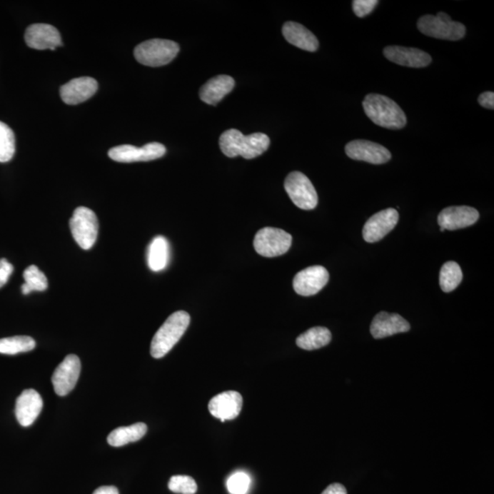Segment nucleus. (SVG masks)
I'll return each instance as SVG.
<instances>
[{
    "mask_svg": "<svg viewBox=\"0 0 494 494\" xmlns=\"http://www.w3.org/2000/svg\"><path fill=\"white\" fill-rule=\"evenodd\" d=\"M363 106L366 116L382 128L401 129L406 125V116L401 107L383 94H368L363 100Z\"/></svg>",
    "mask_w": 494,
    "mask_h": 494,
    "instance_id": "f03ea898",
    "label": "nucleus"
},
{
    "mask_svg": "<svg viewBox=\"0 0 494 494\" xmlns=\"http://www.w3.org/2000/svg\"><path fill=\"white\" fill-rule=\"evenodd\" d=\"M346 152L348 157L354 161H366L375 165L385 164L392 157L388 149L383 146L363 139L348 143Z\"/></svg>",
    "mask_w": 494,
    "mask_h": 494,
    "instance_id": "f8f14e48",
    "label": "nucleus"
},
{
    "mask_svg": "<svg viewBox=\"0 0 494 494\" xmlns=\"http://www.w3.org/2000/svg\"><path fill=\"white\" fill-rule=\"evenodd\" d=\"M285 190L296 206L301 210H313L318 204V194L310 178L300 171H293L285 180Z\"/></svg>",
    "mask_w": 494,
    "mask_h": 494,
    "instance_id": "6e6552de",
    "label": "nucleus"
},
{
    "mask_svg": "<svg viewBox=\"0 0 494 494\" xmlns=\"http://www.w3.org/2000/svg\"><path fill=\"white\" fill-rule=\"evenodd\" d=\"M81 373V361L74 354L65 357L63 362L55 369L51 383L55 393L64 396L69 394L76 388Z\"/></svg>",
    "mask_w": 494,
    "mask_h": 494,
    "instance_id": "9d476101",
    "label": "nucleus"
},
{
    "mask_svg": "<svg viewBox=\"0 0 494 494\" xmlns=\"http://www.w3.org/2000/svg\"><path fill=\"white\" fill-rule=\"evenodd\" d=\"M168 487L172 493L180 494H195L198 490L193 478L186 475L172 476Z\"/></svg>",
    "mask_w": 494,
    "mask_h": 494,
    "instance_id": "c756f323",
    "label": "nucleus"
},
{
    "mask_svg": "<svg viewBox=\"0 0 494 494\" xmlns=\"http://www.w3.org/2000/svg\"><path fill=\"white\" fill-rule=\"evenodd\" d=\"M398 211L388 208L373 214L363 226V236L367 243H375L382 240L395 228L398 223Z\"/></svg>",
    "mask_w": 494,
    "mask_h": 494,
    "instance_id": "ddd939ff",
    "label": "nucleus"
},
{
    "mask_svg": "<svg viewBox=\"0 0 494 494\" xmlns=\"http://www.w3.org/2000/svg\"><path fill=\"white\" fill-rule=\"evenodd\" d=\"M291 235L274 227H265L259 230L253 239L256 251L265 258L284 255L291 248Z\"/></svg>",
    "mask_w": 494,
    "mask_h": 494,
    "instance_id": "0eeeda50",
    "label": "nucleus"
},
{
    "mask_svg": "<svg viewBox=\"0 0 494 494\" xmlns=\"http://www.w3.org/2000/svg\"><path fill=\"white\" fill-rule=\"evenodd\" d=\"M44 402L34 389H26L16 402L15 414L22 427H30L41 414Z\"/></svg>",
    "mask_w": 494,
    "mask_h": 494,
    "instance_id": "a211bd4d",
    "label": "nucleus"
},
{
    "mask_svg": "<svg viewBox=\"0 0 494 494\" xmlns=\"http://www.w3.org/2000/svg\"><path fill=\"white\" fill-rule=\"evenodd\" d=\"M331 341L330 330L325 327H314L297 338L296 343L301 349L313 351L328 346Z\"/></svg>",
    "mask_w": 494,
    "mask_h": 494,
    "instance_id": "393cba45",
    "label": "nucleus"
},
{
    "mask_svg": "<svg viewBox=\"0 0 494 494\" xmlns=\"http://www.w3.org/2000/svg\"><path fill=\"white\" fill-rule=\"evenodd\" d=\"M418 29L421 34L440 40L459 41L466 34V28L444 12L437 16L425 15L418 19Z\"/></svg>",
    "mask_w": 494,
    "mask_h": 494,
    "instance_id": "39448f33",
    "label": "nucleus"
},
{
    "mask_svg": "<svg viewBox=\"0 0 494 494\" xmlns=\"http://www.w3.org/2000/svg\"><path fill=\"white\" fill-rule=\"evenodd\" d=\"M479 212L473 207L453 206L441 211L438 222L440 228L453 231L473 226L479 220Z\"/></svg>",
    "mask_w": 494,
    "mask_h": 494,
    "instance_id": "dca6fc26",
    "label": "nucleus"
},
{
    "mask_svg": "<svg viewBox=\"0 0 494 494\" xmlns=\"http://www.w3.org/2000/svg\"><path fill=\"white\" fill-rule=\"evenodd\" d=\"M25 283L21 286L22 293L30 294L32 291H44L48 288V279L38 266H30L24 273Z\"/></svg>",
    "mask_w": 494,
    "mask_h": 494,
    "instance_id": "cd10ccee",
    "label": "nucleus"
},
{
    "mask_svg": "<svg viewBox=\"0 0 494 494\" xmlns=\"http://www.w3.org/2000/svg\"><path fill=\"white\" fill-rule=\"evenodd\" d=\"M70 228L81 248H92L99 236V223L96 214L89 208H76L70 220Z\"/></svg>",
    "mask_w": 494,
    "mask_h": 494,
    "instance_id": "423d86ee",
    "label": "nucleus"
},
{
    "mask_svg": "<svg viewBox=\"0 0 494 494\" xmlns=\"http://www.w3.org/2000/svg\"><path fill=\"white\" fill-rule=\"evenodd\" d=\"M329 278V272L323 266H310L295 276L294 291L303 297H310L318 293L327 285Z\"/></svg>",
    "mask_w": 494,
    "mask_h": 494,
    "instance_id": "9b49d317",
    "label": "nucleus"
},
{
    "mask_svg": "<svg viewBox=\"0 0 494 494\" xmlns=\"http://www.w3.org/2000/svg\"><path fill=\"white\" fill-rule=\"evenodd\" d=\"M221 151L228 158L241 156L246 159L258 158L265 153L271 146V139L263 133H253L245 136L239 130H226L220 136Z\"/></svg>",
    "mask_w": 494,
    "mask_h": 494,
    "instance_id": "f257e3e1",
    "label": "nucleus"
},
{
    "mask_svg": "<svg viewBox=\"0 0 494 494\" xmlns=\"http://www.w3.org/2000/svg\"><path fill=\"white\" fill-rule=\"evenodd\" d=\"M15 151L14 132L8 125L0 121V162L5 163L11 161Z\"/></svg>",
    "mask_w": 494,
    "mask_h": 494,
    "instance_id": "c85d7f7f",
    "label": "nucleus"
},
{
    "mask_svg": "<svg viewBox=\"0 0 494 494\" xmlns=\"http://www.w3.org/2000/svg\"><path fill=\"white\" fill-rule=\"evenodd\" d=\"M321 494H347V490L341 483H333L328 486Z\"/></svg>",
    "mask_w": 494,
    "mask_h": 494,
    "instance_id": "f704fd0d",
    "label": "nucleus"
},
{
    "mask_svg": "<svg viewBox=\"0 0 494 494\" xmlns=\"http://www.w3.org/2000/svg\"><path fill=\"white\" fill-rule=\"evenodd\" d=\"M191 323L186 311L174 312L159 328L151 341V354L155 359H161L176 346L183 336Z\"/></svg>",
    "mask_w": 494,
    "mask_h": 494,
    "instance_id": "7ed1b4c3",
    "label": "nucleus"
},
{
    "mask_svg": "<svg viewBox=\"0 0 494 494\" xmlns=\"http://www.w3.org/2000/svg\"><path fill=\"white\" fill-rule=\"evenodd\" d=\"M13 272V266L5 258L0 259V288L6 285Z\"/></svg>",
    "mask_w": 494,
    "mask_h": 494,
    "instance_id": "473e14b6",
    "label": "nucleus"
},
{
    "mask_svg": "<svg viewBox=\"0 0 494 494\" xmlns=\"http://www.w3.org/2000/svg\"><path fill=\"white\" fill-rule=\"evenodd\" d=\"M180 46L177 42L154 39L138 45L134 55L139 64L146 66L159 67L170 64L176 58Z\"/></svg>",
    "mask_w": 494,
    "mask_h": 494,
    "instance_id": "20e7f679",
    "label": "nucleus"
},
{
    "mask_svg": "<svg viewBox=\"0 0 494 494\" xmlns=\"http://www.w3.org/2000/svg\"><path fill=\"white\" fill-rule=\"evenodd\" d=\"M383 55L392 63L406 67H425L432 61L430 54L415 48L388 46L383 50Z\"/></svg>",
    "mask_w": 494,
    "mask_h": 494,
    "instance_id": "aec40b11",
    "label": "nucleus"
},
{
    "mask_svg": "<svg viewBox=\"0 0 494 494\" xmlns=\"http://www.w3.org/2000/svg\"><path fill=\"white\" fill-rule=\"evenodd\" d=\"M93 494H119L116 486H102L94 490Z\"/></svg>",
    "mask_w": 494,
    "mask_h": 494,
    "instance_id": "c9c22d12",
    "label": "nucleus"
},
{
    "mask_svg": "<svg viewBox=\"0 0 494 494\" xmlns=\"http://www.w3.org/2000/svg\"><path fill=\"white\" fill-rule=\"evenodd\" d=\"M166 148L161 143L152 142L141 148L132 145H121L112 148L109 152V158L122 163L138 161H151L163 157Z\"/></svg>",
    "mask_w": 494,
    "mask_h": 494,
    "instance_id": "1a4fd4ad",
    "label": "nucleus"
},
{
    "mask_svg": "<svg viewBox=\"0 0 494 494\" xmlns=\"http://www.w3.org/2000/svg\"><path fill=\"white\" fill-rule=\"evenodd\" d=\"M170 260V245L165 237H155L148 247V264L152 271H163Z\"/></svg>",
    "mask_w": 494,
    "mask_h": 494,
    "instance_id": "5701e85b",
    "label": "nucleus"
},
{
    "mask_svg": "<svg viewBox=\"0 0 494 494\" xmlns=\"http://www.w3.org/2000/svg\"><path fill=\"white\" fill-rule=\"evenodd\" d=\"M99 84L92 77L76 78L61 87V99L67 105H78L89 100L96 93Z\"/></svg>",
    "mask_w": 494,
    "mask_h": 494,
    "instance_id": "f3484780",
    "label": "nucleus"
},
{
    "mask_svg": "<svg viewBox=\"0 0 494 494\" xmlns=\"http://www.w3.org/2000/svg\"><path fill=\"white\" fill-rule=\"evenodd\" d=\"M283 35L289 44L301 49V50L316 51L318 48V41L311 31L303 25L297 22H286L282 29Z\"/></svg>",
    "mask_w": 494,
    "mask_h": 494,
    "instance_id": "4be33fe9",
    "label": "nucleus"
},
{
    "mask_svg": "<svg viewBox=\"0 0 494 494\" xmlns=\"http://www.w3.org/2000/svg\"><path fill=\"white\" fill-rule=\"evenodd\" d=\"M148 427L145 423H136L128 427H120L109 435L107 441L110 446L122 447L132 442L141 440L147 434Z\"/></svg>",
    "mask_w": 494,
    "mask_h": 494,
    "instance_id": "b1692460",
    "label": "nucleus"
},
{
    "mask_svg": "<svg viewBox=\"0 0 494 494\" xmlns=\"http://www.w3.org/2000/svg\"><path fill=\"white\" fill-rule=\"evenodd\" d=\"M251 480L245 473H237L227 480V489L232 494H246Z\"/></svg>",
    "mask_w": 494,
    "mask_h": 494,
    "instance_id": "7c9ffc66",
    "label": "nucleus"
},
{
    "mask_svg": "<svg viewBox=\"0 0 494 494\" xmlns=\"http://www.w3.org/2000/svg\"><path fill=\"white\" fill-rule=\"evenodd\" d=\"M235 80L229 76H218L204 84L200 90V99L210 106H216L235 89Z\"/></svg>",
    "mask_w": 494,
    "mask_h": 494,
    "instance_id": "412c9836",
    "label": "nucleus"
},
{
    "mask_svg": "<svg viewBox=\"0 0 494 494\" xmlns=\"http://www.w3.org/2000/svg\"><path fill=\"white\" fill-rule=\"evenodd\" d=\"M370 331L375 339H383L410 331V324L400 315L382 311L373 318Z\"/></svg>",
    "mask_w": 494,
    "mask_h": 494,
    "instance_id": "6ab92c4d",
    "label": "nucleus"
},
{
    "mask_svg": "<svg viewBox=\"0 0 494 494\" xmlns=\"http://www.w3.org/2000/svg\"><path fill=\"white\" fill-rule=\"evenodd\" d=\"M478 102L483 107H485V109H494V93L485 92L480 94Z\"/></svg>",
    "mask_w": 494,
    "mask_h": 494,
    "instance_id": "72a5a7b5",
    "label": "nucleus"
},
{
    "mask_svg": "<svg viewBox=\"0 0 494 494\" xmlns=\"http://www.w3.org/2000/svg\"><path fill=\"white\" fill-rule=\"evenodd\" d=\"M379 1L377 0H354L353 9L357 17L363 18L373 11Z\"/></svg>",
    "mask_w": 494,
    "mask_h": 494,
    "instance_id": "2f4dec72",
    "label": "nucleus"
},
{
    "mask_svg": "<svg viewBox=\"0 0 494 494\" xmlns=\"http://www.w3.org/2000/svg\"><path fill=\"white\" fill-rule=\"evenodd\" d=\"M243 398L236 391H226L214 396L209 402V411L221 421L232 420L241 413Z\"/></svg>",
    "mask_w": 494,
    "mask_h": 494,
    "instance_id": "2eb2a0df",
    "label": "nucleus"
},
{
    "mask_svg": "<svg viewBox=\"0 0 494 494\" xmlns=\"http://www.w3.org/2000/svg\"><path fill=\"white\" fill-rule=\"evenodd\" d=\"M35 347V341L30 336H14L0 339V353L8 356L31 352Z\"/></svg>",
    "mask_w": 494,
    "mask_h": 494,
    "instance_id": "a878e982",
    "label": "nucleus"
},
{
    "mask_svg": "<svg viewBox=\"0 0 494 494\" xmlns=\"http://www.w3.org/2000/svg\"><path fill=\"white\" fill-rule=\"evenodd\" d=\"M463 274L460 266L456 262L445 263L441 268L440 284L442 291L448 293L456 289L463 281Z\"/></svg>",
    "mask_w": 494,
    "mask_h": 494,
    "instance_id": "bb28decb",
    "label": "nucleus"
},
{
    "mask_svg": "<svg viewBox=\"0 0 494 494\" xmlns=\"http://www.w3.org/2000/svg\"><path fill=\"white\" fill-rule=\"evenodd\" d=\"M25 41L35 50L54 51L63 44L59 31L54 26L42 24L31 25L27 29Z\"/></svg>",
    "mask_w": 494,
    "mask_h": 494,
    "instance_id": "4468645a",
    "label": "nucleus"
}]
</instances>
